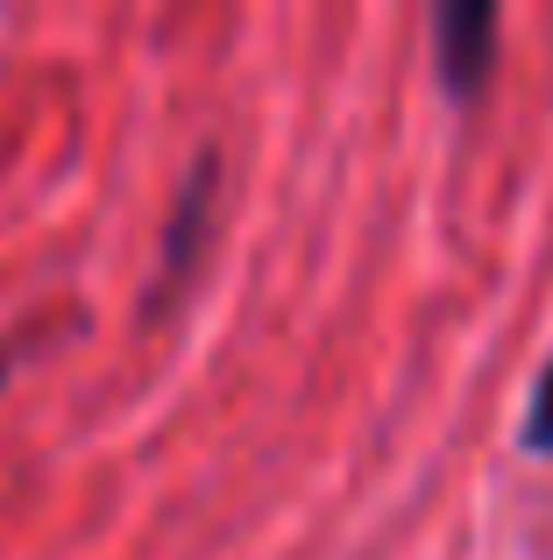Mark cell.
I'll return each mask as SVG.
<instances>
[{"label": "cell", "instance_id": "6da1fadb", "mask_svg": "<svg viewBox=\"0 0 553 560\" xmlns=\"http://www.w3.org/2000/svg\"><path fill=\"white\" fill-rule=\"evenodd\" d=\"M433 36H440V85L455 100H475L490 79V57H497V14L490 8H440L433 14Z\"/></svg>", "mask_w": 553, "mask_h": 560}, {"label": "cell", "instance_id": "7a4b0ae2", "mask_svg": "<svg viewBox=\"0 0 553 560\" xmlns=\"http://www.w3.org/2000/svg\"><path fill=\"white\" fill-rule=\"evenodd\" d=\"M518 440H526L532 454H553V362L540 370V383H532V405H526V425H518Z\"/></svg>", "mask_w": 553, "mask_h": 560}, {"label": "cell", "instance_id": "3957f363", "mask_svg": "<svg viewBox=\"0 0 553 560\" xmlns=\"http://www.w3.org/2000/svg\"><path fill=\"white\" fill-rule=\"evenodd\" d=\"M0 376H8V362H0Z\"/></svg>", "mask_w": 553, "mask_h": 560}]
</instances>
